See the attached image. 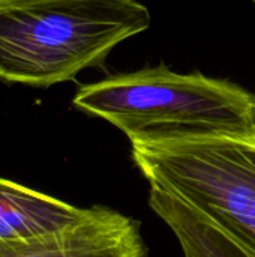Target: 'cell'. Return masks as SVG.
I'll list each match as a JSON object with an SVG mask.
<instances>
[{"instance_id": "6da1fadb", "label": "cell", "mask_w": 255, "mask_h": 257, "mask_svg": "<svg viewBox=\"0 0 255 257\" xmlns=\"http://www.w3.org/2000/svg\"><path fill=\"white\" fill-rule=\"evenodd\" d=\"M137 0H0V81L47 89L149 29Z\"/></svg>"}, {"instance_id": "7a4b0ae2", "label": "cell", "mask_w": 255, "mask_h": 257, "mask_svg": "<svg viewBox=\"0 0 255 257\" xmlns=\"http://www.w3.org/2000/svg\"><path fill=\"white\" fill-rule=\"evenodd\" d=\"M72 104L134 142L212 134H255V93L201 72L165 63L111 75L77 89Z\"/></svg>"}, {"instance_id": "3957f363", "label": "cell", "mask_w": 255, "mask_h": 257, "mask_svg": "<svg viewBox=\"0 0 255 257\" xmlns=\"http://www.w3.org/2000/svg\"><path fill=\"white\" fill-rule=\"evenodd\" d=\"M149 188L207 215L255 257V134H212L131 143Z\"/></svg>"}, {"instance_id": "277c9868", "label": "cell", "mask_w": 255, "mask_h": 257, "mask_svg": "<svg viewBox=\"0 0 255 257\" xmlns=\"http://www.w3.org/2000/svg\"><path fill=\"white\" fill-rule=\"evenodd\" d=\"M0 257H147V248L138 221L107 206H93L47 236L0 241Z\"/></svg>"}, {"instance_id": "5b68a950", "label": "cell", "mask_w": 255, "mask_h": 257, "mask_svg": "<svg viewBox=\"0 0 255 257\" xmlns=\"http://www.w3.org/2000/svg\"><path fill=\"white\" fill-rule=\"evenodd\" d=\"M86 208L0 178V241H32L80 220Z\"/></svg>"}, {"instance_id": "8992f818", "label": "cell", "mask_w": 255, "mask_h": 257, "mask_svg": "<svg viewBox=\"0 0 255 257\" xmlns=\"http://www.w3.org/2000/svg\"><path fill=\"white\" fill-rule=\"evenodd\" d=\"M149 206L171 229L185 257H249L222 227L186 202L149 188Z\"/></svg>"}, {"instance_id": "52a82bcc", "label": "cell", "mask_w": 255, "mask_h": 257, "mask_svg": "<svg viewBox=\"0 0 255 257\" xmlns=\"http://www.w3.org/2000/svg\"><path fill=\"white\" fill-rule=\"evenodd\" d=\"M254 3H255V0H254Z\"/></svg>"}]
</instances>
